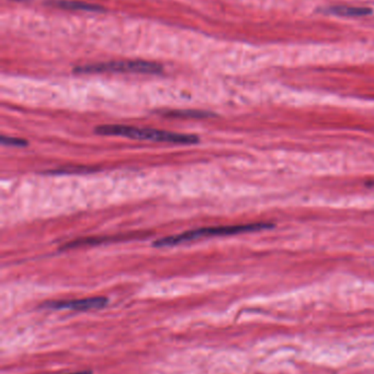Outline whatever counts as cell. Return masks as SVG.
I'll return each instance as SVG.
<instances>
[{"mask_svg": "<svg viewBox=\"0 0 374 374\" xmlns=\"http://www.w3.org/2000/svg\"><path fill=\"white\" fill-rule=\"evenodd\" d=\"M96 134L100 136H116L136 140H149L160 143H177V145H195L199 143L198 136L191 134L168 132V130L142 128L126 125H101L96 127Z\"/></svg>", "mask_w": 374, "mask_h": 374, "instance_id": "obj_1", "label": "cell"}, {"mask_svg": "<svg viewBox=\"0 0 374 374\" xmlns=\"http://www.w3.org/2000/svg\"><path fill=\"white\" fill-rule=\"evenodd\" d=\"M274 224L268 222H257V224H235V226H209L201 229L191 230L182 235H170L156 239L155 248H170L182 243L191 242L195 239H206V237H228V235H241L250 232L263 231V230L274 228Z\"/></svg>", "mask_w": 374, "mask_h": 374, "instance_id": "obj_2", "label": "cell"}, {"mask_svg": "<svg viewBox=\"0 0 374 374\" xmlns=\"http://www.w3.org/2000/svg\"><path fill=\"white\" fill-rule=\"evenodd\" d=\"M163 67L160 64L145 60H120V62H101L93 65L80 66L75 68L77 73H149L156 75L162 73Z\"/></svg>", "mask_w": 374, "mask_h": 374, "instance_id": "obj_3", "label": "cell"}, {"mask_svg": "<svg viewBox=\"0 0 374 374\" xmlns=\"http://www.w3.org/2000/svg\"><path fill=\"white\" fill-rule=\"evenodd\" d=\"M108 305V299L104 296H94L86 299L66 300V301H49L41 305L44 309H73V311H89L99 309Z\"/></svg>", "mask_w": 374, "mask_h": 374, "instance_id": "obj_4", "label": "cell"}, {"mask_svg": "<svg viewBox=\"0 0 374 374\" xmlns=\"http://www.w3.org/2000/svg\"><path fill=\"white\" fill-rule=\"evenodd\" d=\"M331 14L342 16H364L372 14V10L366 7H353V5H333L329 9Z\"/></svg>", "mask_w": 374, "mask_h": 374, "instance_id": "obj_5", "label": "cell"}, {"mask_svg": "<svg viewBox=\"0 0 374 374\" xmlns=\"http://www.w3.org/2000/svg\"><path fill=\"white\" fill-rule=\"evenodd\" d=\"M52 5H56L63 9H69V10H82V11H99L100 7L89 5V3H78V1H57L52 3Z\"/></svg>", "mask_w": 374, "mask_h": 374, "instance_id": "obj_6", "label": "cell"}, {"mask_svg": "<svg viewBox=\"0 0 374 374\" xmlns=\"http://www.w3.org/2000/svg\"><path fill=\"white\" fill-rule=\"evenodd\" d=\"M166 115L175 116V117H189V119H206L211 114L201 110H171L166 112Z\"/></svg>", "mask_w": 374, "mask_h": 374, "instance_id": "obj_7", "label": "cell"}, {"mask_svg": "<svg viewBox=\"0 0 374 374\" xmlns=\"http://www.w3.org/2000/svg\"><path fill=\"white\" fill-rule=\"evenodd\" d=\"M1 143L3 145H10V147H25L28 145V141L21 138L7 137V136H3L1 137Z\"/></svg>", "mask_w": 374, "mask_h": 374, "instance_id": "obj_8", "label": "cell"}, {"mask_svg": "<svg viewBox=\"0 0 374 374\" xmlns=\"http://www.w3.org/2000/svg\"><path fill=\"white\" fill-rule=\"evenodd\" d=\"M67 374H91L90 371H82V372H75V373H67Z\"/></svg>", "mask_w": 374, "mask_h": 374, "instance_id": "obj_9", "label": "cell"}]
</instances>
